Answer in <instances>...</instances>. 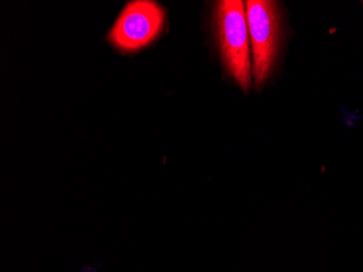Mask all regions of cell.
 Returning <instances> with one entry per match:
<instances>
[{"label":"cell","instance_id":"cell-2","mask_svg":"<svg viewBox=\"0 0 363 272\" xmlns=\"http://www.w3.org/2000/svg\"><path fill=\"white\" fill-rule=\"evenodd\" d=\"M245 5L252 49V77L257 89H260L270 77L279 57L282 18L275 1L248 0Z\"/></svg>","mask_w":363,"mask_h":272},{"label":"cell","instance_id":"cell-3","mask_svg":"<svg viewBox=\"0 0 363 272\" xmlns=\"http://www.w3.org/2000/svg\"><path fill=\"white\" fill-rule=\"evenodd\" d=\"M166 11L152 0H135L126 4L108 33L112 46L125 54L146 48L162 33Z\"/></svg>","mask_w":363,"mask_h":272},{"label":"cell","instance_id":"cell-1","mask_svg":"<svg viewBox=\"0 0 363 272\" xmlns=\"http://www.w3.org/2000/svg\"><path fill=\"white\" fill-rule=\"evenodd\" d=\"M213 26L224 69L242 91H250L252 84V49L244 1H217Z\"/></svg>","mask_w":363,"mask_h":272}]
</instances>
